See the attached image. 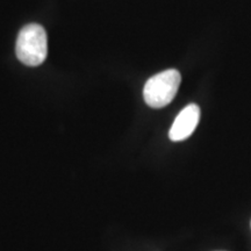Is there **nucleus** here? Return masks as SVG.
I'll return each instance as SVG.
<instances>
[{
	"label": "nucleus",
	"instance_id": "f257e3e1",
	"mask_svg": "<svg viewBox=\"0 0 251 251\" xmlns=\"http://www.w3.org/2000/svg\"><path fill=\"white\" fill-rule=\"evenodd\" d=\"M17 57L28 67H39L48 55V39L41 25L30 24L23 27L15 45Z\"/></svg>",
	"mask_w": 251,
	"mask_h": 251
},
{
	"label": "nucleus",
	"instance_id": "7ed1b4c3",
	"mask_svg": "<svg viewBox=\"0 0 251 251\" xmlns=\"http://www.w3.org/2000/svg\"><path fill=\"white\" fill-rule=\"evenodd\" d=\"M200 120V108L196 103H190L184 109H181L178 117L172 125L169 137L174 142L186 140L196 130Z\"/></svg>",
	"mask_w": 251,
	"mask_h": 251
},
{
	"label": "nucleus",
	"instance_id": "f03ea898",
	"mask_svg": "<svg viewBox=\"0 0 251 251\" xmlns=\"http://www.w3.org/2000/svg\"><path fill=\"white\" fill-rule=\"evenodd\" d=\"M181 81L179 71L170 69L152 76L143 89L144 101L151 108H163L175 99Z\"/></svg>",
	"mask_w": 251,
	"mask_h": 251
}]
</instances>
